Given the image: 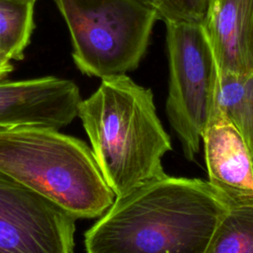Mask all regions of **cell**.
Returning a JSON list of instances; mask_svg holds the SVG:
<instances>
[{
	"instance_id": "obj_10",
	"label": "cell",
	"mask_w": 253,
	"mask_h": 253,
	"mask_svg": "<svg viewBox=\"0 0 253 253\" xmlns=\"http://www.w3.org/2000/svg\"><path fill=\"white\" fill-rule=\"evenodd\" d=\"M225 120L244 138L253 159V72H220L215 83L209 125Z\"/></svg>"
},
{
	"instance_id": "obj_14",
	"label": "cell",
	"mask_w": 253,
	"mask_h": 253,
	"mask_svg": "<svg viewBox=\"0 0 253 253\" xmlns=\"http://www.w3.org/2000/svg\"><path fill=\"white\" fill-rule=\"evenodd\" d=\"M13 70V65L10 60L0 55V79H4Z\"/></svg>"
},
{
	"instance_id": "obj_11",
	"label": "cell",
	"mask_w": 253,
	"mask_h": 253,
	"mask_svg": "<svg viewBox=\"0 0 253 253\" xmlns=\"http://www.w3.org/2000/svg\"><path fill=\"white\" fill-rule=\"evenodd\" d=\"M37 0H0V55L21 60L34 31Z\"/></svg>"
},
{
	"instance_id": "obj_9",
	"label": "cell",
	"mask_w": 253,
	"mask_h": 253,
	"mask_svg": "<svg viewBox=\"0 0 253 253\" xmlns=\"http://www.w3.org/2000/svg\"><path fill=\"white\" fill-rule=\"evenodd\" d=\"M203 27L220 72H253V0H211Z\"/></svg>"
},
{
	"instance_id": "obj_8",
	"label": "cell",
	"mask_w": 253,
	"mask_h": 253,
	"mask_svg": "<svg viewBox=\"0 0 253 253\" xmlns=\"http://www.w3.org/2000/svg\"><path fill=\"white\" fill-rule=\"evenodd\" d=\"M202 141L208 182L226 206L253 200V159L237 128L228 121L206 127Z\"/></svg>"
},
{
	"instance_id": "obj_7",
	"label": "cell",
	"mask_w": 253,
	"mask_h": 253,
	"mask_svg": "<svg viewBox=\"0 0 253 253\" xmlns=\"http://www.w3.org/2000/svg\"><path fill=\"white\" fill-rule=\"evenodd\" d=\"M81 100L78 86L69 79H0V128L42 126L59 129L77 117Z\"/></svg>"
},
{
	"instance_id": "obj_1",
	"label": "cell",
	"mask_w": 253,
	"mask_h": 253,
	"mask_svg": "<svg viewBox=\"0 0 253 253\" xmlns=\"http://www.w3.org/2000/svg\"><path fill=\"white\" fill-rule=\"evenodd\" d=\"M227 206L208 181L163 174L116 197L87 253H207Z\"/></svg>"
},
{
	"instance_id": "obj_13",
	"label": "cell",
	"mask_w": 253,
	"mask_h": 253,
	"mask_svg": "<svg viewBox=\"0 0 253 253\" xmlns=\"http://www.w3.org/2000/svg\"><path fill=\"white\" fill-rule=\"evenodd\" d=\"M211 0H155L159 19L166 23L204 26Z\"/></svg>"
},
{
	"instance_id": "obj_2",
	"label": "cell",
	"mask_w": 253,
	"mask_h": 253,
	"mask_svg": "<svg viewBox=\"0 0 253 253\" xmlns=\"http://www.w3.org/2000/svg\"><path fill=\"white\" fill-rule=\"evenodd\" d=\"M77 116L116 197L165 174L162 157L172 143L149 88L126 74L102 78L98 89L81 100Z\"/></svg>"
},
{
	"instance_id": "obj_4",
	"label": "cell",
	"mask_w": 253,
	"mask_h": 253,
	"mask_svg": "<svg viewBox=\"0 0 253 253\" xmlns=\"http://www.w3.org/2000/svg\"><path fill=\"white\" fill-rule=\"evenodd\" d=\"M69 31L72 57L88 76L134 70L143 57L157 11L140 0H53Z\"/></svg>"
},
{
	"instance_id": "obj_6",
	"label": "cell",
	"mask_w": 253,
	"mask_h": 253,
	"mask_svg": "<svg viewBox=\"0 0 253 253\" xmlns=\"http://www.w3.org/2000/svg\"><path fill=\"white\" fill-rule=\"evenodd\" d=\"M75 220L0 171V253H73Z\"/></svg>"
},
{
	"instance_id": "obj_12",
	"label": "cell",
	"mask_w": 253,
	"mask_h": 253,
	"mask_svg": "<svg viewBox=\"0 0 253 253\" xmlns=\"http://www.w3.org/2000/svg\"><path fill=\"white\" fill-rule=\"evenodd\" d=\"M207 253H253V200L227 206Z\"/></svg>"
},
{
	"instance_id": "obj_15",
	"label": "cell",
	"mask_w": 253,
	"mask_h": 253,
	"mask_svg": "<svg viewBox=\"0 0 253 253\" xmlns=\"http://www.w3.org/2000/svg\"><path fill=\"white\" fill-rule=\"evenodd\" d=\"M140 1H142V2H144V3H146V4L150 5V6H152L153 8H155V0H140Z\"/></svg>"
},
{
	"instance_id": "obj_5",
	"label": "cell",
	"mask_w": 253,
	"mask_h": 253,
	"mask_svg": "<svg viewBox=\"0 0 253 253\" xmlns=\"http://www.w3.org/2000/svg\"><path fill=\"white\" fill-rule=\"evenodd\" d=\"M166 29L170 71L166 115L184 156L194 161L212 112L218 67L203 26L166 23Z\"/></svg>"
},
{
	"instance_id": "obj_3",
	"label": "cell",
	"mask_w": 253,
	"mask_h": 253,
	"mask_svg": "<svg viewBox=\"0 0 253 253\" xmlns=\"http://www.w3.org/2000/svg\"><path fill=\"white\" fill-rule=\"evenodd\" d=\"M0 171L75 219L102 216L116 199L92 149L53 127L0 128Z\"/></svg>"
}]
</instances>
